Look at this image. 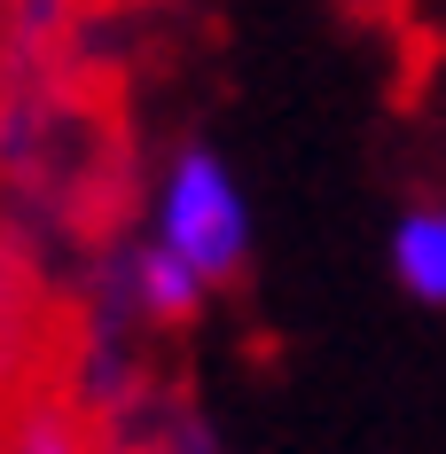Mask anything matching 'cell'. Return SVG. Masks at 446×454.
Returning a JSON list of instances; mask_svg holds the SVG:
<instances>
[{"mask_svg": "<svg viewBox=\"0 0 446 454\" xmlns=\"http://www.w3.org/2000/svg\"><path fill=\"white\" fill-rule=\"evenodd\" d=\"M392 274L407 298L446 306V212H407L392 227Z\"/></svg>", "mask_w": 446, "mask_h": 454, "instance_id": "obj_2", "label": "cell"}, {"mask_svg": "<svg viewBox=\"0 0 446 454\" xmlns=\"http://www.w3.org/2000/svg\"><path fill=\"white\" fill-rule=\"evenodd\" d=\"M8 454H79V439H71V423L63 415H24V431H16V447Z\"/></svg>", "mask_w": 446, "mask_h": 454, "instance_id": "obj_4", "label": "cell"}, {"mask_svg": "<svg viewBox=\"0 0 446 454\" xmlns=\"http://www.w3.org/2000/svg\"><path fill=\"white\" fill-rule=\"evenodd\" d=\"M134 282H141V306H149L157 321H196V306H204V282L180 267L165 243H149V251L134 259Z\"/></svg>", "mask_w": 446, "mask_h": 454, "instance_id": "obj_3", "label": "cell"}, {"mask_svg": "<svg viewBox=\"0 0 446 454\" xmlns=\"http://www.w3.org/2000/svg\"><path fill=\"white\" fill-rule=\"evenodd\" d=\"M165 251L196 282H227V274L243 267V251H251V204H243L235 173L212 149H188L173 165V188H165Z\"/></svg>", "mask_w": 446, "mask_h": 454, "instance_id": "obj_1", "label": "cell"}]
</instances>
